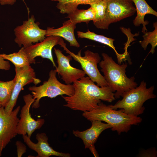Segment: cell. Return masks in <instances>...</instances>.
I'll return each instance as SVG.
<instances>
[{"mask_svg":"<svg viewBox=\"0 0 157 157\" xmlns=\"http://www.w3.org/2000/svg\"><path fill=\"white\" fill-rule=\"evenodd\" d=\"M0 55L4 59L11 62L14 65L15 67H23L30 65L31 64L24 47H22L17 52L8 54L2 53L0 54Z\"/></svg>","mask_w":157,"mask_h":157,"instance_id":"obj_21","label":"cell"},{"mask_svg":"<svg viewBox=\"0 0 157 157\" xmlns=\"http://www.w3.org/2000/svg\"><path fill=\"white\" fill-rule=\"evenodd\" d=\"M135 6L137 16L133 21L134 25L136 26H139L141 24L143 25L142 32L144 34L147 30L146 25L148 24L149 22L144 20L146 15L150 14L157 16V12L151 7L145 0H132Z\"/></svg>","mask_w":157,"mask_h":157,"instance_id":"obj_18","label":"cell"},{"mask_svg":"<svg viewBox=\"0 0 157 157\" xmlns=\"http://www.w3.org/2000/svg\"><path fill=\"white\" fill-rule=\"evenodd\" d=\"M17 0H0V4L2 5H13Z\"/></svg>","mask_w":157,"mask_h":157,"instance_id":"obj_27","label":"cell"},{"mask_svg":"<svg viewBox=\"0 0 157 157\" xmlns=\"http://www.w3.org/2000/svg\"><path fill=\"white\" fill-rule=\"evenodd\" d=\"M76 25L69 19L64 22L63 26L60 28H54V27H48L46 30V37L53 36L62 38L69 43L70 46L78 48L80 45L74 33Z\"/></svg>","mask_w":157,"mask_h":157,"instance_id":"obj_16","label":"cell"},{"mask_svg":"<svg viewBox=\"0 0 157 157\" xmlns=\"http://www.w3.org/2000/svg\"><path fill=\"white\" fill-rule=\"evenodd\" d=\"M91 122L92 125L89 128L83 131L74 130L72 133L76 137L82 139L85 149H89L95 157H98L94 144L101 133L106 129L111 128V126L100 121L93 120Z\"/></svg>","mask_w":157,"mask_h":157,"instance_id":"obj_14","label":"cell"},{"mask_svg":"<svg viewBox=\"0 0 157 157\" xmlns=\"http://www.w3.org/2000/svg\"><path fill=\"white\" fill-rule=\"evenodd\" d=\"M20 108L19 106L7 113L4 107H0V156L3 150L17 135V127L19 119L17 115Z\"/></svg>","mask_w":157,"mask_h":157,"instance_id":"obj_9","label":"cell"},{"mask_svg":"<svg viewBox=\"0 0 157 157\" xmlns=\"http://www.w3.org/2000/svg\"><path fill=\"white\" fill-rule=\"evenodd\" d=\"M119 110L111 108L101 102L95 109L83 112V116L88 120L103 121L109 124L113 131H116L119 135L127 132L131 125H137L142 121L141 117L127 114L122 109Z\"/></svg>","mask_w":157,"mask_h":157,"instance_id":"obj_2","label":"cell"},{"mask_svg":"<svg viewBox=\"0 0 157 157\" xmlns=\"http://www.w3.org/2000/svg\"><path fill=\"white\" fill-rule=\"evenodd\" d=\"M10 65L8 61H6L0 55V69L6 70H9Z\"/></svg>","mask_w":157,"mask_h":157,"instance_id":"obj_26","label":"cell"},{"mask_svg":"<svg viewBox=\"0 0 157 157\" xmlns=\"http://www.w3.org/2000/svg\"><path fill=\"white\" fill-rule=\"evenodd\" d=\"M69 54L74 60L79 63L85 73L90 79L97 83L100 87L108 86L105 78L99 71L97 67V64L101 61V58L97 53H94L87 50L84 52L85 55L82 56L81 55V50L77 54H76L69 50L66 47V44L61 38L59 44Z\"/></svg>","mask_w":157,"mask_h":157,"instance_id":"obj_6","label":"cell"},{"mask_svg":"<svg viewBox=\"0 0 157 157\" xmlns=\"http://www.w3.org/2000/svg\"><path fill=\"white\" fill-rule=\"evenodd\" d=\"M34 15L23 22V24L16 26L14 31L15 42L21 47H29L33 44L43 41L46 38V30L41 29L38 22H35Z\"/></svg>","mask_w":157,"mask_h":157,"instance_id":"obj_7","label":"cell"},{"mask_svg":"<svg viewBox=\"0 0 157 157\" xmlns=\"http://www.w3.org/2000/svg\"><path fill=\"white\" fill-rule=\"evenodd\" d=\"M24 142L28 147L37 153L36 157H49L51 156H56L60 157H70V154L59 152L53 149L48 143V138L44 133H38L36 138L37 143L33 142L27 135H22Z\"/></svg>","mask_w":157,"mask_h":157,"instance_id":"obj_15","label":"cell"},{"mask_svg":"<svg viewBox=\"0 0 157 157\" xmlns=\"http://www.w3.org/2000/svg\"><path fill=\"white\" fill-rule=\"evenodd\" d=\"M73 85V95H61L66 102L63 106L72 110L89 111L96 108L101 100L110 103L115 99L114 93L108 86H99L88 76L82 78Z\"/></svg>","mask_w":157,"mask_h":157,"instance_id":"obj_1","label":"cell"},{"mask_svg":"<svg viewBox=\"0 0 157 157\" xmlns=\"http://www.w3.org/2000/svg\"><path fill=\"white\" fill-rule=\"evenodd\" d=\"M95 11L94 24L97 28L108 29L106 23V0H101L89 4Z\"/></svg>","mask_w":157,"mask_h":157,"instance_id":"obj_19","label":"cell"},{"mask_svg":"<svg viewBox=\"0 0 157 157\" xmlns=\"http://www.w3.org/2000/svg\"><path fill=\"white\" fill-rule=\"evenodd\" d=\"M15 83L10 99L4 107L7 113L11 112L16 105L21 91L26 85L33 83L35 85L40 83L41 81L36 77L34 69L30 65L23 67H15Z\"/></svg>","mask_w":157,"mask_h":157,"instance_id":"obj_8","label":"cell"},{"mask_svg":"<svg viewBox=\"0 0 157 157\" xmlns=\"http://www.w3.org/2000/svg\"><path fill=\"white\" fill-rule=\"evenodd\" d=\"M15 83L14 78L8 81H0V103L4 107L10 99Z\"/></svg>","mask_w":157,"mask_h":157,"instance_id":"obj_23","label":"cell"},{"mask_svg":"<svg viewBox=\"0 0 157 157\" xmlns=\"http://www.w3.org/2000/svg\"><path fill=\"white\" fill-rule=\"evenodd\" d=\"M58 66L56 68L57 73L66 84H70L85 76L83 70L74 68L70 64L72 57L69 54L65 56L58 49L54 48Z\"/></svg>","mask_w":157,"mask_h":157,"instance_id":"obj_12","label":"cell"},{"mask_svg":"<svg viewBox=\"0 0 157 157\" xmlns=\"http://www.w3.org/2000/svg\"><path fill=\"white\" fill-rule=\"evenodd\" d=\"M95 12L94 9L90 7L87 10L78 9L77 8L72 13L68 15L67 18H69L74 24L82 22L88 24L91 21L94 19Z\"/></svg>","mask_w":157,"mask_h":157,"instance_id":"obj_22","label":"cell"},{"mask_svg":"<svg viewBox=\"0 0 157 157\" xmlns=\"http://www.w3.org/2000/svg\"><path fill=\"white\" fill-rule=\"evenodd\" d=\"M101 0H56L57 1L56 7L61 13L68 15L77 8L80 4H89Z\"/></svg>","mask_w":157,"mask_h":157,"instance_id":"obj_20","label":"cell"},{"mask_svg":"<svg viewBox=\"0 0 157 157\" xmlns=\"http://www.w3.org/2000/svg\"><path fill=\"white\" fill-rule=\"evenodd\" d=\"M61 38L56 36L47 37L42 41L25 48V51L31 63H35V58L40 56L49 59L56 68L57 66L53 60L52 50L55 46L59 44Z\"/></svg>","mask_w":157,"mask_h":157,"instance_id":"obj_13","label":"cell"},{"mask_svg":"<svg viewBox=\"0 0 157 157\" xmlns=\"http://www.w3.org/2000/svg\"><path fill=\"white\" fill-rule=\"evenodd\" d=\"M101 55L103 60L99 63L101 70L108 86L113 92H116L114 93L115 99L119 98L126 91L137 87L134 77L129 78L126 75V63L118 64L108 54L104 53Z\"/></svg>","mask_w":157,"mask_h":157,"instance_id":"obj_3","label":"cell"},{"mask_svg":"<svg viewBox=\"0 0 157 157\" xmlns=\"http://www.w3.org/2000/svg\"><path fill=\"white\" fill-rule=\"evenodd\" d=\"M78 38H85L105 44L112 48L115 51L119 64L126 60H128L129 55L124 53L120 54L118 53L114 45L115 40L112 38H109L105 36L97 34L93 32L90 31L88 29L85 32L80 31H77Z\"/></svg>","mask_w":157,"mask_h":157,"instance_id":"obj_17","label":"cell"},{"mask_svg":"<svg viewBox=\"0 0 157 157\" xmlns=\"http://www.w3.org/2000/svg\"><path fill=\"white\" fill-rule=\"evenodd\" d=\"M1 106H2L1 105L0 103V107H1Z\"/></svg>","mask_w":157,"mask_h":157,"instance_id":"obj_28","label":"cell"},{"mask_svg":"<svg viewBox=\"0 0 157 157\" xmlns=\"http://www.w3.org/2000/svg\"><path fill=\"white\" fill-rule=\"evenodd\" d=\"M106 23L108 29L111 23L133 15L136 11L132 0H106Z\"/></svg>","mask_w":157,"mask_h":157,"instance_id":"obj_11","label":"cell"},{"mask_svg":"<svg viewBox=\"0 0 157 157\" xmlns=\"http://www.w3.org/2000/svg\"><path fill=\"white\" fill-rule=\"evenodd\" d=\"M154 85L147 88L146 83L142 81L138 87L124 92L122 96V100L118 101L114 105L109 106L113 109H122L126 114L138 116L144 112V103L149 99L156 97L154 94Z\"/></svg>","mask_w":157,"mask_h":157,"instance_id":"obj_4","label":"cell"},{"mask_svg":"<svg viewBox=\"0 0 157 157\" xmlns=\"http://www.w3.org/2000/svg\"><path fill=\"white\" fill-rule=\"evenodd\" d=\"M57 73L56 69L51 70L49 73L48 80L44 81L42 85L39 86H30L28 88L35 99L32 104V108H38L40 106V100L44 97L52 98L59 95H65L70 96L74 94V89L73 85L60 83L56 78Z\"/></svg>","mask_w":157,"mask_h":157,"instance_id":"obj_5","label":"cell"},{"mask_svg":"<svg viewBox=\"0 0 157 157\" xmlns=\"http://www.w3.org/2000/svg\"><path fill=\"white\" fill-rule=\"evenodd\" d=\"M18 157H21L26 152V147L21 141H17L15 143Z\"/></svg>","mask_w":157,"mask_h":157,"instance_id":"obj_25","label":"cell"},{"mask_svg":"<svg viewBox=\"0 0 157 157\" xmlns=\"http://www.w3.org/2000/svg\"><path fill=\"white\" fill-rule=\"evenodd\" d=\"M25 104L20 111L17 127V134L22 135H27L30 138L36 130L40 129L45 122L44 119L38 118L35 120L33 118L30 113L31 106L35 99L32 95L28 94L23 96Z\"/></svg>","mask_w":157,"mask_h":157,"instance_id":"obj_10","label":"cell"},{"mask_svg":"<svg viewBox=\"0 0 157 157\" xmlns=\"http://www.w3.org/2000/svg\"><path fill=\"white\" fill-rule=\"evenodd\" d=\"M154 30L151 32H146L142 36L143 40L139 42L142 47L145 50L149 44L151 46V49L149 53L153 54L155 51V48L157 45V23L153 24Z\"/></svg>","mask_w":157,"mask_h":157,"instance_id":"obj_24","label":"cell"}]
</instances>
